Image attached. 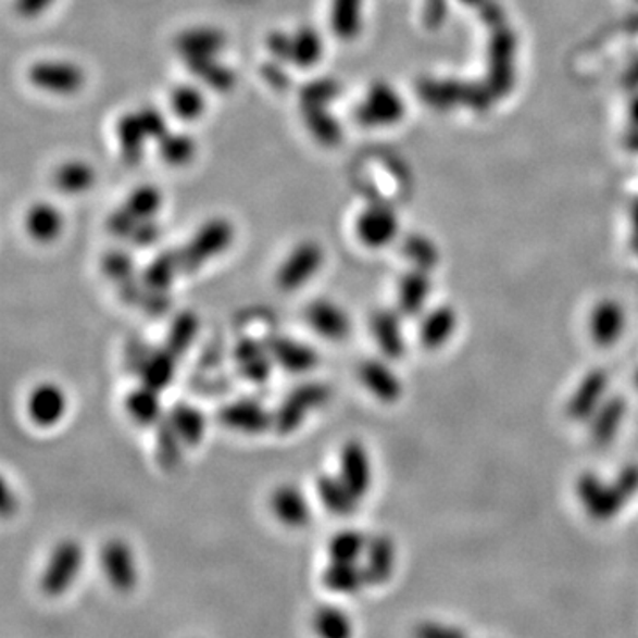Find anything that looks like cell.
<instances>
[{"label": "cell", "instance_id": "obj_33", "mask_svg": "<svg viewBox=\"0 0 638 638\" xmlns=\"http://www.w3.org/2000/svg\"><path fill=\"white\" fill-rule=\"evenodd\" d=\"M302 115L303 125L317 145L323 148H337L341 145L345 132L339 120L331 114L330 107H303Z\"/></svg>", "mask_w": 638, "mask_h": 638}, {"label": "cell", "instance_id": "obj_45", "mask_svg": "<svg viewBox=\"0 0 638 638\" xmlns=\"http://www.w3.org/2000/svg\"><path fill=\"white\" fill-rule=\"evenodd\" d=\"M312 628L320 637L348 638L353 634L348 615L337 606H320L312 615Z\"/></svg>", "mask_w": 638, "mask_h": 638}, {"label": "cell", "instance_id": "obj_5", "mask_svg": "<svg viewBox=\"0 0 638 638\" xmlns=\"http://www.w3.org/2000/svg\"><path fill=\"white\" fill-rule=\"evenodd\" d=\"M575 491L587 514L596 522L614 520L629 502L614 480L605 483L595 472H584L578 475Z\"/></svg>", "mask_w": 638, "mask_h": 638}, {"label": "cell", "instance_id": "obj_50", "mask_svg": "<svg viewBox=\"0 0 638 638\" xmlns=\"http://www.w3.org/2000/svg\"><path fill=\"white\" fill-rule=\"evenodd\" d=\"M137 114H139L140 123L145 126L149 140L154 142V145H157V142H159V140L171 130L167 115L160 111V109H157V107H140Z\"/></svg>", "mask_w": 638, "mask_h": 638}, {"label": "cell", "instance_id": "obj_21", "mask_svg": "<svg viewBox=\"0 0 638 638\" xmlns=\"http://www.w3.org/2000/svg\"><path fill=\"white\" fill-rule=\"evenodd\" d=\"M626 328V314L615 300L596 303L589 316L590 339L600 348H610L620 341Z\"/></svg>", "mask_w": 638, "mask_h": 638}, {"label": "cell", "instance_id": "obj_25", "mask_svg": "<svg viewBox=\"0 0 638 638\" xmlns=\"http://www.w3.org/2000/svg\"><path fill=\"white\" fill-rule=\"evenodd\" d=\"M98 171L83 159L64 160L53 168L52 187L63 196H84L97 187Z\"/></svg>", "mask_w": 638, "mask_h": 638}, {"label": "cell", "instance_id": "obj_2", "mask_svg": "<svg viewBox=\"0 0 638 638\" xmlns=\"http://www.w3.org/2000/svg\"><path fill=\"white\" fill-rule=\"evenodd\" d=\"M27 80L34 89L52 97H75L84 91L87 73L75 61L41 59L27 67Z\"/></svg>", "mask_w": 638, "mask_h": 638}, {"label": "cell", "instance_id": "obj_62", "mask_svg": "<svg viewBox=\"0 0 638 638\" xmlns=\"http://www.w3.org/2000/svg\"><path fill=\"white\" fill-rule=\"evenodd\" d=\"M629 112H631V120L635 121V125H638V98H635L634 103H631V109H629Z\"/></svg>", "mask_w": 638, "mask_h": 638}, {"label": "cell", "instance_id": "obj_60", "mask_svg": "<svg viewBox=\"0 0 638 638\" xmlns=\"http://www.w3.org/2000/svg\"><path fill=\"white\" fill-rule=\"evenodd\" d=\"M628 84H631V87H635L638 84V61L634 64V67L629 70Z\"/></svg>", "mask_w": 638, "mask_h": 638}, {"label": "cell", "instance_id": "obj_32", "mask_svg": "<svg viewBox=\"0 0 638 638\" xmlns=\"http://www.w3.org/2000/svg\"><path fill=\"white\" fill-rule=\"evenodd\" d=\"M364 572L371 586H384L392 578L396 567V547L389 536H375L367 541Z\"/></svg>", "mask_w": 638, "mask_h": 638}, {"label": "cell", "instance_id": "obj_53", "mask_svg": "<svg viewBox=\"0 0 638 638\" xmlns=\"http://www.w3.org/2000/svg\"><path fill=\"white\" fill-rule=\"evenodd\" d=\"M160 236H162V227H160L157 218H153V221L139 222L128 241H130L132 246L139 247V249H148V247L154 246L160 240Z\"/></svg>", "mask_w": 638, "mask_h": 638}, {"label": "cell", "instance_id": "obj_24", "mask_svg": "<svg viewBox=\"0 0 638 638\" xmlns=\"http://www.w3.org/2000/svg\"><path fill=\"white\" fill-rule=\"evenodd\" d=\"M362 385L370 390L379 403H398L403 396V384L399 376L390 370L389 364L378 359H365L359 365Z\"/></svg>", "mask_w": 638, "mask_h": 638}, {"label": "cell", "instance_id": "obj_19", "mask_svg": "<svg viewBox=\"0 0 638 638\" xmlns=\"http://www.w3.org/2000/svg\"><path fill=\"white\" fill-rule=\"evenodd\" d=\"M66 409V393L59 385L45 381L30 390L29 399H27V415L36 426H55L63 421Z\"/></svg>", "mask_w": 638, "mask_h": 638}, {"label": "cell", "instance_id": "obj_51", "mask_svg": "<svg viewBox=\"0 0 638 638\" xmlns=\"http://www.w3.org/2000/svg\"><path fill=\"white\" fill-rule=\"evenodd\" d=\"M137 224H139V221H135L134 216L126 212L125 208L120 207L111 215L107 216L105 227L114 238L128 241Z\"/></svg>", "mask_w": 638, "mask_h": 638}, {"label": "cell", "instance_id": "obj_61", "mask_svg": "<svg viewBox=\"0 0 638 638\" xmlns=\"http://www.w3.org/2000/svg\"><path fill=\"white\" fill-rule=\"evenodd\" d=\"M631 224H634L635 238L638 240V201L635 202L634 210H631Z\"/></svg>", "mask_w": 638, "mask_h": 638}, {"label": "cell", "instance_id": "obj_6", "mask_svg": "<svg viewBox=\"0 0 638 638\" xmlns=\"http://www.w3.org/2000/svg\"><path fill=\"white\" fill-rule=\"evenodd\" d=\"M83 547L73 539H64L53 547L47 566H45L39 587L50 598L61 596L77 580L80 567H83Z\"/></svg>", "mask_w": 638, "mask_h": 638}, {"label": "cell", "instance_id": "obj_27", "mask_svg": "<svg viewBox=\"0 0 638 638\" xmlns=\"http://www.w3.org/2000/svg\"><path fill=\"white\" fill-rule=\"evenodd\" d=\"M458 312L451 305H438L427 312L418 327V342L426 350H440L456 334Z\"/></svg>", "mask_w": 638, "mask_h": 638}, {"label": "cell", "instance_id": "obj_47", "mask_svg": "<svg viewBox=\"0 0 638 638\" xmlns=\"http://www.w3.org/2000/svg\"><path fill=\"white\" fill-rule=\"evenodd\" d=\"M513 39L504 36H497V41L491 45V73L499 89H508L509 77L513 75Z\"/></svg>", "mask_w": 638, "mask_h": 638}, {"label": "cell", "instance_id": "obj_39", "mask_svg": "<svg viewBox=\"0 0 638 638\" xmlns=\"http://www.w3.org/2000/svg\"><path fill=\"white\" fill-rule=\"evenodd\" d=\"M176 367H178V356L174 355L173 351H168L165 346L151 348L139 373L140 381L151 389L162 392L173 384Z\"/></svg>", "mask_w": 638, "mask_h": 638}, {"label": "cell", "instance_id": "obj_3", "mask_svg": "<svg viewBox=\"0 0 638 638\" xmlns=\"http://www.w3.org/2000/svg\"><path fill=\"white\" fill-rule=\"evenodd\" d=\"M406 115V105L398 89L390 84H371L355 109V120L367 130H379L398 125Z\"/></svg>", "mask_w": 638, "mask_h": 638}, {"label": "cell", "instance_id": "obj_41", "mask_svg": "<svg viewBox=\"0 0 638 638\" xmlns=\"http://www.w3.org/2000/svg\"><path fill=\"white\" fill-rule=\"evenodd\" d=\"M165 196L162 188L153 183H142L135 187L121 207L134 216L135 221H153L164 208Z\"/></svg>", "mask_w": 638, "mask_h": 638}, {"label": "cell", "instance_id": "obj_43", "mask_svg": "<svg viewBox=\"0 0 638 638\" xmlns=\"http://www.w3.org/2000/svg\"><path fill=\"white\" fill-rule=\"evenodd\" d=\"M197 334H199V317L196 312H178L171 322L164 346L179 359L192 348Z\"/></svg>", "mask_w": 638, "mask_h": 638}, {"label": "cell", "instance_id": "obj_1", "mask_svg": "<svg viewBox=\"0 0 638 638\" xmlns=\"http://www.w3.org/2000/svg\"><path fill=\"white\" fill-rule=\"evenodd\" d=\"M235 241V226L224 216H215L197 227L192 238L179 250L182 275L196 274L208 261L224 254Z\"/></svg>", "mask_w": 638, "mask_h": 638}, {"label": "cell", "instance_id": "obj_44", "mask_svg": "<svg viewBox=\"0 0 638 638\" xmlns=\"http://www.w3.org/2000/svg\"><path fill=\"white\" fill-rule=\"evenodd\" d=\"M367 541L364 534L353 528H345L331 536L328 541V555L330 561L337 562H359L364 556Z\"/></svg>", "mask_w": 638, "mask_h": 638}, {"label": "cell", "instance_id": "obj_14", "mask_svg": "<svg viewBox=\"0 0 638 638\" xmlns=\"http://www.w3.org/2000/svg\"><path fill=\"white\" fill-rule=\"evenodd\" d=\"M305 322L317 336L328 341L341 342L351 334V320L345 309L327 298H317L305 309Z\"/></svg>", "mask_w": 638, "mask_h": 638}, {"label": "cell", "instance_id": "obj_11", "mask_svg": "<svg viewBox=\"0 0 638 638\" xmlns=\"http://www.w3.org/2000/svg\"><path fill=\"white\" fill-rule=\"evenodd\" d=\"M325 55H327V41L322 30L314 25H298L289 33V66L302 72H311L323 63Z\"/></svg>", "mask_w": 638, "mask_h": 638}, {"label": "cell", "instance_id": "obj_63", "mask_svg": "<svg viewBox=\"0 0 638 638\" xmlns=\"http://www.w3.org/2000/svg\"><path fill=\"white\" fill-rule=\"evenodd\" d=\"M634 384H635V389L638 390V370H637V373H635V376H634Z\"/></svg>", "mask_w": 638, "mask_h": 638}, {"label": "cell", "instance_id": "obj_26", "mask_svg": "<svg viewBox=\"0 0 638 638\" xmlns=\"http://www.w3.org/2000/svg\"><path fill=\"white\" fill-rule=\"evenodd\" d=\"M628 413V403L621 396H610L605 403L601 404L598 412L590 417L589 435L592 443L598 447H606L614 442L620 435L624 418Z\"/></svg>", "mask_w": 638, "mask_h": 638}, {"label": "cell", "instance_id": "obj_57", "mask_svg": "<svg viewBox=\"0 0 638 638\" xmlns=\"http://www.w3.org/2000/svg\"><path fill=\"white\" fill-rule=\"evenodd\" d=\"M283 64L286 63L277 61V59H272V63H268L263 67V77L268 80L270 86L277 87L280 91L288 89L289 83H291L289 73L280 72V66H283Z\"/></svg>", "mask_w": 638, "mask_h": 638}, {"label": "cell", "instance_id": "obj_56", "mask_svg": "<svg viewBox=\"0 0 638 638\" xmlns=\"http://www.w3.org/2000/svg\"><path fill=\"white\" fill-rule=\"evenodd\" d=\"M55 0H15V11L22 18H38L52 8Z\"/></svg>", "mask_w": 638, "mask_h": 638}, {"label": "cell", "instance_id": "obj_18", "mask_svg": "<svg viewBox=\"0 0 638 638\" xmlns=\"http://www.w3.org/2000/svg\"><path fill=\"white\" fill-rule=\"evenodd\" d=\"M66 218L58 204L50 201H36L27 208L24 215V229L30 240L49 246L59 240L64 233Z\"/></svg>", "mask_w": 638, "mask_h": 638}, {"label": "cell", "instance_id": "obj_12", "mask_svg": "<svg viewBox=\"0 0 638 638\" xmlns=\"http://www.w3.org/2000/svg\"><path fill=\"white\" fill-rule=\"evenodd\" d=\"M174 47L183 61L218 58L227 47V34L213 25H196L182 30L174 39Z\"/></svg>", "mask_w": 638, "mask_h": 638}, {"label": "cell", "instance_id": "obj_9", "mask_svg": "<svg viewBox=\"0 0 638 638\" xmlns=\"http://www.w3.org/2000/svg\"><path fill=\"white\" fill-rule=\"evenodd\" d=\"M222 426L246 435H261L274 427V412L255 399H236L216 413Z\"/></svg>", "mask_w": 638, "mask_h": 638}, {"label": "cell", "instance_id": "obj_37", "mask_svg": "<svg viewBox=\"0 0 638 638\" xmlns=\"http://www.w3.org/2000/svg\"><path fill=\"white\" fill-rule=\"evenodd\" d=\"M182 275V263H179V250H164L153 260L146 264L140 275V280L151 291L168 293L176 277Z\"/></svg>", "mask_w": 638, "mask_h": 638}, {"label": "cell", "instance_id": "obj_34", "mask_svg": "<svg viewBox=\"0 0 638 638\" xmlns=\"http://www.w3.org/2000/svg\"><path fill=\"white\" fill-rule=\"evenodd\" d=\"M188 72L197 83L215 92H230L238 84V75L233 67L221 63L218 58L190 59L185 61Z\"/></svg>", "mask_w": 638, "mask_h": 638}, {"label": "cell", "instance_id": "obj_13", "mask_svg": "<svg viewBox=\"0 0 638 638\" xmlns=\"http://www.w3.org/2000/svg\"><path fill=\"white\" fill-rule=\"evenodd\" d=\"M101 567L107 580L120 592H130L137 586V566L132 548L121 539H112L101 548Z\"/></svg>", "mask_w": 638, "mask_h": 638}, {"label": "cell", "instance_id": "obj_49", "mask_svg": "<svg viewBox=\"0 0 638 638\" xmlns=\"http://www.w3.org/2000/svg\"><path fill=\"white\" fill-rule=\"evenodd\" d=\"M341 92V86L330 77L314 78L300 89V105L303 107H330Z\"/></svg>", "mask_w": 638, "mask_h": 638}, {"label": "cell", "instance_id": "obj_7", "mask_svg": "<svg viewBox=\"0 0 638 638\" xmlns=\"http://www.w3.org/2000/svg\"><path fill=\"white\" fill-rule=\"evenodd\" d=\"M323 261L325 250L317 241L303 240L302 243H298L278 266L275 275L278 289L291 293L303 288L322 270Z\"/></svg>", "mask_w": 638, "mask_h": 638}, {"label": "cell", "instance_id": "obj_4", "mask_svg": "<svg viewBox=\"0 0 638 638\" xmlns=\"http://www.w3.org/2000/svg\"><path fill=\"white\" fill-rule=\"evenodd\" d=\"M331 398V390L322 381L298 385L278 403L274 412V429L278 435H291L302 426L312 410L322 409Z\"/></svg>", "mask_w": 638, "mask_h": 638}, {"label": "cell", "instance_id": "obj_54", "mask_svg": "<svg viewBox=\"0 0 638 638\" xmlns=\"http://www.w3.org/2000/svg\"><path fill=\"white\" fill-rule=\"evenodd\" d=\"M139 309H142V312L148 314L149 317L165 316L168 309H171V298H168V293L151 291V289L146 288V293L142 297Z\"/></svg>", "mask_w": 638, "mask_h": 638}, {"label": "cell", "instance_id": "obj_28", "mask_svg": "<svg viewBox=\"0 0 638 638\" xmlns=\"http://www.w3.org/2000/svg\"><path fill=\"white\" fill-rule=\"evenodd\" d=\"M115 137L120 145L121 159L125 160L126 165L135 167L145 160L146 148L149 140L145 126L140 123L137 111L125 112L115 123Z\"/></svg>", "mask_w": 638, "mask_h": 638}, {"label": "cell", "instance_id": "obj_29", "mask_svg": "<svg viewBox=\"0 0 638 638\" xmlns=\"http://www.w3.org/2000/svg\"><path fill=\"white\" fill-rule=\"evenodd\" d=\"M431 277L426 270L413 268L398 284V309L404 317H417L431 297Z\"/></svg>", "mask_w": 638, "mask_h": 638}, {"label": "cell", "instance_id": "obj_31", "mask_svg": "<svg viewBox=\"0 0 638 638\" xmlns=\"http://www.w3.org/2000/svg\"><path fill=\"white\" fill-rule=\"evenodd\" d=\"M317 499L322 502L323 508L334 516L348 518L353 516L359 509V497L350 490V486L337 475H320L316 479Z\"/></svg>", "mask_w": 638, "mask_h": 638}, {"label": "cell", "instance_id": "obj_52", "mask_svg": "<svg viewBox=\"0 0 638 638\" xmlns=\"http://www.w3.org/2000/svg\"><path fill=\"white\" fill-rule=\"evenodd\" d=\"M151 346L146 345L140 337H132L126 342L125 350V370L130 375L139 376L142 365H145L146 359H148Z\"/></svg>", "mask_w": 638, "mask_h": 638}, {"label": "cell", "instance_id": "obj_42", "mask_svg": "<svg viewBox=\"0 0 638 638\" xmlns=\"http://www.w3.org/2000/svg\"><path fill=\"white\" fill-rule=\"evenodd\" d=\"M183 447L185 442L171 421L167 417L162 418L154 426V452H157V461L164 471L173 472L182 465Z\"/></svg>", "mask_w": 638, "mask_h": 638}, {"label": "cell", "instance_id": "obj_10", "mask_svg": "<svg viewBox=\"0 0 638 638\" xmlns=\"http://www.w3.org/2000/svg\"><path fill=\"white\" fill-rule=\"evenodd\" d=\"M609 375L605 370H592L580 379L566 404L567 417L575 423H589L590 417L605 403Z\"/></svg>", "mask_w": 638, "mask_h": 638}, {"label": "cell", "instance_id": "obj_38", "mask_svg": "<svg viewBox=\"0 0 638 638\" xmlns=\"http://www.w3.org/2000/svg\"><path fill=\"white\" fill-rule=\"evenodd\" d=\"M157 153L167 167H188L197 159L199 145L193 139V135L188 132L168 130L157 142Z\"/></svg>", "mask_w": 638, "mask_h": 638}, {"label": "cell", "instance_id": "obj_55", "mask_svg": "<svg viewBox=\"0 0 638 638\" xmlns=\"http://www.w3.org/2000/svg\"><path fill=\"white\" fill-rule=\"evenodd\" d=\"M615 485L620 486V490L623 491L626 499H634L635 495L638 493V465L637 463H629L624 465L614 479Z\"/></svg>", "mask_w": 638, "mask_h": 638}, {"label": "cell", "instance_id": "obj_23", "mask_svg": "<svg viewBox=\"0 0 638 638\" xmlns=\"http://www.w3.org/2000/svg\"><path fill=\"white\" fill-rule=\"evenodd\" d=\"M208 101L207 87L201 83H179L168 91V112L174 120L182 121L185 125H193L207 115Z\"/></svg>", "mask_w": 638, "mask_h": 638}, {"label": "cell", "instance_id": "obj_40", "mask_svg": "<svg viewBox=\"0 0 638 638\" xmlns=\"http://www.w3.org/2000/svg\"><path fill=\"white\" fill-rule=\"evenodd\" d=\"M167 418L173 424L174 429L178 431L185 446H199L204 435H207V415L202 413L201 409L193 406L192 403L178 401L168 412Z\"/></svg>", "mask_w": 638, "mask_h": 638}, {"label": "cell", "instance_id": "obj_15", "mask_svg": "<svg viewBox=\"0 0 638 638\" xmlns=\"http://www.w3.org/2000/svg\"><path fill=\"white\" fill-rule=\"evenodd\" d=\"M233 359L241 378L252 385L266 384L274 371V359L270 355L268 346L254 337H243L236 342Z\"/></svg>", "mask_w": 638, "mask_h": 638}, {"label": "cell", "instance_id": "obj_36", "mask_svg": "<svg viewBox=\"0 0 638 638\" xmlns=\"http://www.w3.org/2000/svg\"><path fill=\"white\" fill-rule=\"evenodd\" d=\"M159 393V390L151 389L145 384L132 389L125 398V410L128 417L142 427L157 426L164 418Z\"/></svg>", "mask_w": 638, "mask_h": 638}, {"label": "cell", "instance_id": "obj_46", "mask_svg": "<svg viewBox=\"0 0 638 638\" xmlns=\"http://www.w3.org/2000/svg\"><path fill=\"white\" fill-rule=\"evenodd\" d=\"M401 249H403L404 258L413 264V268L431 272L440 261V252H438L437 246L426 236H406Z\"/></svg>", "mask_w": 638, "mask_h": 638}, {"label": "cell", "instance_id": "obj_20", "mask_svg": "<svg viewBox=\"0 0 638 638\" xmlns=\"http://www.w3.org/2000/svg\"><path fill=\"white\" fill-rule=\"evenodd\" d=\"M401 312L390 309H378L371 316L370 327L373 339L378 350L389 361H401L406 353V339H404Z\"/></svg>", "mask_w": 638, "mask_h": 638}, {"label": "cell", "instance_id": "obj_17", "mask_svg": "<svg viewBox=\"0 0 638 638\" xmlns=\"http://www.w3.org/2000/svg\"><path fill=\"white\" fill-rule=\"evenodd\" d=\"M339 477L350 490L362 499L373 485V463L364 443L350 440L342 446L339 454Z\"/></svg>", "mask_w": 638, "mask_h": 638}, {"label": "cell", "instance_id": "obj_48", "mask_svg": "<svg viewBox=\"0 0 638 638\" xmlns=\"http://www.w3.org/2000/svg\"><path fill=\"white\" fill-rule=\"evenodd\" d=\"M101 270L117 286L137 278V263H135L134 255L126 250H109L101 260Z\"/></svg>", "mask_w": 638, "mask_h": 638}, {"label": "cell", "instance_id": "obj_22", "mask_svg": "<svg viewBox=\"0 0 638 638\" xmlns=\"http://www.w3.org/2000/svg\"><path fill=\"white\" fill-rule=\"evenodd\" d=\"M272 513L280 524L289 528L308 527L312 513L308 497L300 488L293 485H283L275 488L270 497Z\"/></svg>", "mask_w": 638, "mask_h": 638}, {"label": "cell", "instance_id": "obj_8", "mask_svg": "<svg viewBox=\"0 0 638 638\" xmlns=\"http://www.w3.org/2000/svg\"><path fill=\"white\" fill-rule=\"evenodd\" d=\"M355 235L367 249L389 247L399 235L398 213L384 202L370 204L356 216Z\"/></svg>", "mask_w": 638, "mask_h": 638}, {"label": "cell", "instance_id": "obj_16", "mask_svg": "<svg viewBox=\"0 0 638 638\" xmlns=\"http://www.w3.org/2000/svg\"><path fill=\"white\" fill-rule=\"evenodd\" d=\"M274 364L291 375H305L316 367L320 355L312 346L286 336H270L266 339Z\"/></svg>", "mask_w": 638, "mask_h": 638}, {"label": "cell", "instance_id": "obj_35", "mask_svg": "<svg viewBox=\"0 0 638 638\" xmlns=\"http://www.w3.org/2000/svg\"><path fill=\"white\" fill-rule=\"evenodd\" d=\"M322 584L334 595L353 596L361 592L370 581L364 567L359 566L356 562L331 561L323 570Z\"/></svg>", "mask_w": 638, "mask_h": 638}, {"label": "cell", "instance_id": "obj_59", "mask_svg": "<svg viewBox=\"0 0 638 638\" xmlns=\"http://www.w3.org/2000/svg\"><path fill=\"white\" fill-rule=\"evenodd\" d=\"M11 502H13V497H11L10 490L4 486V497H2V513L10 514L13 513V508H11Z\"/></svg>", "mask_w": 638, "mask_h": 638}, {"label": "cell", "instance_id": "obj_30", "mask_svg": "<svg viewBox=\"0 0 638 638\" xmlns=\"http://www.w3.org/2000/svg\"><path fill=\"white\" fill-rule=\"evenodd\" d=\"M328 25L339 41L351 43L361 38L364 30V0H330Z\"/></svg>", "mask_w": 638, "mask_h": 638}, {"label": "cell", "instance_id": "obj_58", "mask_svg": "<svg viewBox=\"0 0 638 638\" xmlns=\"http://www.w3.org/2000/svg\"><path fill=\"white\" fill-rule=\"evenodd\" d=\"M415 634L423 638H460L463 631L456 628H449L446 624L427 623L421 624Z\"/></svg>", "mask_w": 638, "mask_h": 638}]
</instances>
